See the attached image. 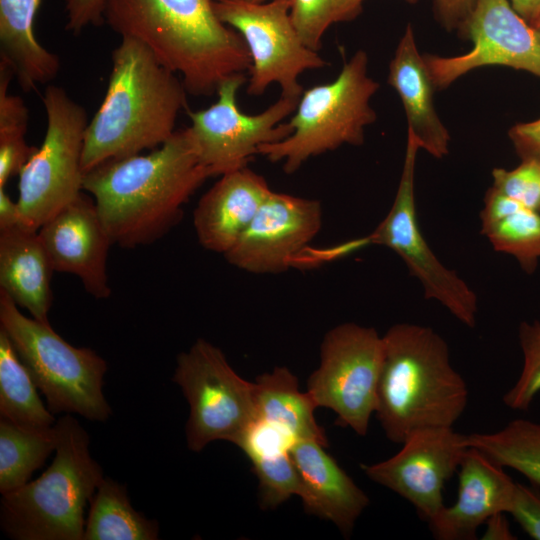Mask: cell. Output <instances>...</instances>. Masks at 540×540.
<instances>
[{"instance_id":"cell-21","label":"cell","mask_w":540,"mask_h":540,"mask_svg":"<svg viewBox=\"0 0 540 540\" xmlns=\"http://www.w3.org/2000/svg\"><path fill=\"white\" fill-rule=\"evenodd\" d=\"M388 83L397 91L404 106L408 128L424 149L435 158L449 152L450 135L433 103L435 86L417 49L413 29L407 25L389 65Z\"/></svg>"},{"instance_id":"cell-13","label":"cell","mask_w":540,"mask_h":540,"mask_svg":"<svg viewBox=\"0 0 540 540\" xmlns=\"http://www.w3.org/2000/svg\"><path fill=\"white\" fill-rule=\"evenodd\" d=\"M247 81L245 74L231 76L217 89V101L206 109L187 110L188 127L200 162L211 176L247 166L261 145L287 138L293 128L281 123L294 113L300 97L282 95L263 112L248 115L237 105V93Z\"/></svg>"},{"instance_id":"cell-6","label":"cell","mask_w":540,"mask_h":540,"mask_svg":"<svg viewBox=\"0 0 540 540\" xmlns=\"http://www.w3.org/2000/svg\"><path fill=\"white\" fill-rule=\"evenodd\" d=\"M0 329L10 339L52 413H76L94 421L109 418L111 408L103 394L107 363L95 351L74 347L49 322L25 316L2 290Z\"/></svg>"},{"instance_id":"cell-22","label":"cell","mask_w":540,"mask_h":540,"mask_svg":"<svg viewBox=\"0 0 540 540\" xmlns=\"http://www.w3.org/2000/svg\"><path fill=\"white\" fill-rule=\"evenodd\" d=\"M53 273L38 230L25 225L0 230V290L42 322H49Z\"/></svg>"},{"instance_id":"cell-10","label":"cell","mask_w":540,"mask_h":540,"mask_svg":"<svg viewBox=\"0 0 540 540\" xmlns=\"http://www.w3.org/2000/svg\"><path fill=\"white\" fill-rule=\"evenodd\" d=\"M384 340L373 327L343 323L330 329L320 348V365L307 380L317 408L335 412L336 425L365 436L376 411Z\"/></svg>"},{"instance_id":"cell-17","label":"cell","mask_w":540,"mask_h":540,"mask_svg":"<svg viewBox=\"0 0 540 540\" xmlns=\"http://www.w3.org/2000/svg\"><path fill=\"white\" fill-rule=\"evenodd\" d=\"M38 234L54 272L77 276L97 299L111 295L107 258L113 243L91 196L81 193L51 216Z\"/></svg>"},{"instance_id":"cell-39","label":"cell","mask_w":540,"mask_h":540,"mask_svg":"<svg viewBox=\"0 0 540 540\" xmlns=\"http://www.w3.org/2000/svg\"><path fill=\"white\" fill-rule=\"evenodd\" d=\"M485 524L487 525V529L483 535V539H515L509 529L504 513L492 516Z\"/></svg>"},{"instance_id":"cell-42","label":"cell","mask_w":540,"mask_h":540,"mask_svg":"<svg viewBox=\"0 0 540 540\" xmlns=\"http://www.w3.org/2000/svg\"><path fill=\"white\" fill-rule=\"evenodd\" d=\"M534 28L537 30V32H538L539 35H540V19L538 20V22H537V24L535 25Z\"/></svg>"},{"instance_id":"cell-37","label":"cell","mask_w":540,"mask_h":540,"mask_svg":"<svg viewBox=\"0 0 540 540\" xmlns=\"http://www.w3.org/2000/svg\"><path fill=\"white\" fill-rule=\"evenodd\" d=\"M437 18L447 30L460 32L467 23L476 0H434Z\"/></svg>"},{"instance_id":"cell-12","label":"cell","mask_w":540,"mask_h":540,"mask_svg":"<svg viewBox=\"0 0 540 540\" xmlns=\"http://www.w3.org/2000/svg\"><path fill=\"white\" fill-rule=\"evenodd\" d=\"M213 6L218 18L236 30L248 48L249 95L259 96L277 83L282 95L300 97L299 75L327 66L326 60L299 37L290 17L291 0H214Z\"/></svg>"},{"instance_id":"cell-9","label":"cell","mask_w":540,"mask_h":540,"mask_svg":"<svg viewBox=\"0 0 540 540\" xmlns=\"http://www.w3.org/2000/svg\"><path fill=\"white\" fill-rule=\"evenodd\" d=\"M172 381L189 404L186 441L194 452L216 440L236 445L256 421L253 383L240 377L223 352L204 339L178 355Z\"/></svg>"},{"instance_id":"cell-29","label":"cell","mask_w":540,"mask_h":540,"mask_svg":"<svg viewBox=\"0 0 540 540\" xmlns=\"http://www.w3.org/2000/svg\"><path fill=\"white\" fill-rule=\"evenodd\" d=\"M465 444L540 487V423L515 419L495 432L465 435Z\"/></svg>"},{"instance_id":"cell-8","label":"cell","mask_w":540,"mask_h":540,"mask_svg":"<svg viewBox=\"0 0 540 540\" xmlns=\"http://www.w3.org/2000/svg\"><path fill=\"white\" fill-rule=\"evenodd\" d=\"M42 102L46 133L19 173L17 199L25 223L36 230L82 193V154L89 123L85 108L62 87L47 86Z\"/></svg>"},{"instance_id":"cell-4","label":"cell","mask_w":540,"mask_h":540,"mask_svg":"<svg viewBox=\"0 0 540 540\" xmlns=\"http://www.w3.org/2000/svg\"><path fill=\"white\" fill-rule=\"evenodd\" d=\"M383 340L375 414L386 437L402 444L417 430L453 427L466 409L468 388L443 337L431 327L398 323Z\"/></svg>"},{"instance_id":"cell-24","label":"cell","mask_w":540,"mask_h":540,"mask_svg":"<svg viewBox=\"0 0 540 540\" xmlns=\"http://www.w3.org/2000/svg\"><path fill=\"white\" fill-rule=\"evenodd\" d=\"M253 386L256 421L273 426L293 442L313 440L328 447L325 431L314 416L315 402L307 391L299 390L296 376L287 367L257 376Z\"/></svg>"},{"instance_id":"cell-26","label":"cell","mask_w":540,"mask_h":540,"mask_svg":"<svg viewBox=\"0 0 540 540\" xmlns=\"http://www.w3.org/2000/svg\"><path fill=\"white\" fill-rule=\"evenodd\" d=\"M479 217L481 233L496 251L512 255L525 273L536 271L540 259V212L491 187Z\"/></svg>"},{"instance_id":"cell-15","label":"cell","mask_w":540,"mask_h":540,"mask_svg":"<svg viewBox=\"0 0 540 540\" xmlns=\"http://www.w3.org/2000/svg\"><path fill=\"white\" fill-rule=\"evenodd\" d=\"M392 457L374 464H360L363 473L405 500L427 523L445 506L443 490L458 471L469 448L465 435L453 427L417 430Z\"/></svg>"},{"instance_id":"cell-5","label":"cell","mask_w":540,"mask_h":540,"mask_svg":"<svg viewBox=\"0 0 540 540\" xmlns=\"http://www.w3.org/2000/svg\"><path fill=\"white\" fill-rule=\"evenodd\" d=\"M57 445L36 480L2 495L3 531L17 540H83L84 510L103 480L89 451V436L71 415L55 423Z\"/></svg>"},{"instance_id":"cell-34","label":"cell","mask_w":540,"mask_h":540,"mask_svg":"<svg viewBox=\"0 0 540 540\" xmlns=\"http://www.w3.org/2000/svg\"><path fill=\"white\" fill-rule=\"evenodd\" d=\"M540 487L515 484L509 514L533 539L540 540Z\"/></svg>"},{"instance_id":"cell-28","label":"cell","mask_w":540,"mask_h":540,"mask_svg":"<svg viewBox=\"0 0 540 540\" xmlns=\"http://www.w3.org/2000/svg\"><path fill=\"white\" fill-rule=\"evenodd\" d=\"M37 386L6 333L0 329V415L14 424L33 430L55 425Z\"/></svg>"},{"instance_id":"cell-33","label":"cell","mask_w":540,"mask_h":540,"mask_svg":"<svg viewBox=\"0 0 540 540\" xmlns=\"http://www.w3.org/2000/svg\"><path fill=\"white\" fill-rule=\"evenodd\" d=\"M492 187L523 206L540 212V160L522 159L521 164L506 170L495 168L492 171Z\"/></svg>"},{"instance_id":"cell-20","label":"cell","mask_w":540,"mask_h":540,"mask_svg":"<svg viewBox=\"0 0 540 540\" xmlns=\"http://www.w3.org/2000/svg\"><path fill=\"white\" fill-rule=\"evenodd\" d=\"M271 191L265 178L247 166L221 175L201 197L193 213L201 246L222 255L228 252Z\"/></svg>"},{"instance_id":"cell-43","label":"cell","mask_w":540,"mask_h":540,"mask_svg":"<svg viewBox=\"0 0 540 540\" xmlns=\"http://www.w3.org/2000/svg\"><path fill=\"white\" fill-rule=\"evenodd\" d=\"M360 1L362 2L363 0H360ZM405 1H407L408 3L414 4V3H416L418 0H405Z\"/></svg>"},{"instance_id":"cell-36","label":"cell","mask_w":540,"mask_h":540,"mask_svg":"<svg viewBox=\"0 0 540 540\" xmlns=\"http://www.w3.org/2000/svg\"><path fill=\"white\" fill-rule=\"evenodd\" d=\"M509 136L522 159L540 160V118L515 125L509 131Z\"/></svg>"},{"instance_id":"cell-14","label":"cell","mask_w":540,"mask_h":540,"mask_svg":"<svg viewBox=\"0 0 540 540\" xmlns=\"http://www.w3.org/2000/svg\"><path fill=\"white\" fill-rule=\"evenodd\" d=\"M473 42L462 55H423L436 89H443L467 72L485 65H504L540 77V35L509 0H476L460 32Z\"/></svg>"},{"instance_id":"cell-27","label":"cell","mask_w":540,"mask_h":540,"mask_svg":"<svg viewBox=\"0 0 540 540\" xmlns=\"http://www.w3.org/2000/svg\"><path fill=\"white\" fill-rule=\"evenodd\" d=\"M83 540H155L159 526L136 511L126 487L103 478L91 501Z\"/></svg>"},{"instance_id":"cell-3","label":"cell","mask_w":540,"mask_h":540,"mask_svg":"<svg viewBox=\"0 0 540 540\" xmlns=\"http://www.w3.org/2000/svg\"><path fill=\"white\" fill-rule=\"evenodd\" d=\"M111 59L105 96L85 132L84 174L107 161L161 146L187 108L182 79L138 40L121 37Z\"/></svg>"},{"instance_id":"cell-19","label":"cell","mask_w":540,"mask_h":540,"mask_svg":"<svg viewBox=\"0 0 540 540\" xmlns=\"http://www.w3.org/2000/svg\"><path fill=\"white\" fill-rule=\"evenodd\" d=\"M325 448L313 440L291 443L290 453L300 480L298 496L306 513L332 522L349 536L369 498Z\"/></svg>"},{"instance_id":"cell-32","label":"cell","mask_w":540,"mask_h":540,"mask_svg":"<svg viewBox=\"0 0 540 540\" xmlns=\"http://www.w3.org/2000/svg\"><path fill=\"white\" fill-rule=\"evenodd\" d=\"M518 338L523 368L513 387L503 396V403L512 410L525 411L540 392V317L521 322Z\"/></svg>"},{"instance_id":"cell-11","label":"cell","mask_w":540,"mask_h":540,"mask_svg":"<svg viewBox=\"0 0 540 540\" xmlns=\"http://www.w3.org/2000/svg\"><path fill=\"white\" fill-rule=\"evenodd\" d=\"M417 140L407 131L402 173L393 204L375 230L354 241L356 248L376 244L393 250L421 284L424 296L444 306L469 328L476 324L478 298L453 270L445 267L425 240L418 224L415 203Z\"/></svg>"},{"instance_id":"cell-25","label":"cell","mask_w":540,"mask_h":540,"mask_svg":"<svg viewBox=\"0 0 540 540\" xmlns=\"http://www.w3.org/2000/svg\"><path fill=\"white\" fill-rule=\"evenodd\" d=\"M292 442L273 426L255 421L236 444L249 458L258 478L263 509H274L299 495V475L290 453Z\"/></svg>"},{"instance_id":"cell-7","label":"cell","mask_w":540,"mask_h":540,"mask_svg":"<svg viewBox=\"0 0 540 540\" xmlns=\"http://www.w3.org/2000/svg\"><path fill=\"white\" fill-rule=\"evenodd\" d=\"M378 88L368 75L367 53L357 51L335 80L303 91L289 121L293 132L261 145L258 154L271 162L282 161L284 172L292 174L311 157L343 144L361 145L365 127L376 120L370 99Z\"/></svg>"},{"instance_id":"cell-16","label":"cell","mask_w":540,"mask_h":540,"mask_svg":"<svg viewBox=\"0 0 540 540\" xmlns=\"http://www.w3.org/2000/svg\"><path fill=\"white\" fill-rule=\"evenodd\" d=\"M318 200L271 191L234 246L223 256L249 273L286 271L318 234Z\"/></svg>"},{"instance_id":"cell-30","label":"cell","mask_w":540,"mask_h":540,"mask_svg":"<svg viewBox=\"0 0 540 540\" xmlns=\"http://www.w3.org/2000/svg\"><path fill=\"white\" fill-rule=\"evenodd\" d=\"M57 445L55 425L46 430L20 427L0 419V492L26 484Z\"/></svg>"},{"instance_id":"cell-41","label":"cell","mask_w":540,"mask_h":540,"mask_svg":"<svg viewBox=\"0 0 540 540\" xmlns=\"http://www.w3.org/2000/svg\"><path fill=\"white\" fill-rule=\"evenodd\" d=\"M243 1L251 2V3H263V2H266L267 0H243Z\"/></svg>"},{"instance_id":"cell-18","label":"cell","mask_w":540,"mask_h":540,"mask_svg":"<svg viewBox=\"0 0 540 540\" xmlns=\"http://www.w3.org/2000/svg\"><path fill=\"white\" fill-rule=\"evenodd\" d=\"M457 499L428 522L439 540L476 539L477 529L499 513H507L516 482L479 450L469 447L460 463Z\"/></svg>"},{"instance_id":"cell-35","label":"cell","mask_w":540,"mask_h":540,"mask_svg":"<svg viewBox=\"0 0 540 540\" xmlns=\"http://www.w3.org/2000/svg\"><path fill=\"white\" fill-rule=\"evenodd\" d=\"M106 2L107 0H66V29L76 35L90 25H102L105 22Z\"/></svg>"},{"instance_id":"cell-23","label":"cell","mask_w":540,"mask_h":540,"mask_svg":"<svg viewBox=\"0 0 540 540\" xmlns=\"http://www.w3.org/2000/svg\"><path fill=\"white\" fill-rule=\"evenodd\" d=\"M41 0H0V61L13 70L26 93L52 81L59 57L40 44L34 21Z\"/></svg>"},{"instance_id":"cell-1","label":"cell","mask_w":540,"mask_h":540,"mask_svg":"<svg viewBox=\"0 0 540 540\" xmlns=\"http://www.w3.org/2000/svg\"><path fill=\"white\" fill-rule=\"evenodd\" d=\"M209 177L187 127L149 154L86 172L83 190L94 199L112 243L134 248L157 241L178 223L184 204Z\"/></svg>"},{"instance_id":"cell-2","label":"cell","mask_w":540,"mask_h":540,"mask_svg":"<svg viewBox=\"0 0 540 540\" xmlns=\"http://www.w3.org/2000/svg\"><path fill=\"white\" fill-rule=\"evenodd\" d=\"M214 0H107L105 22L138 40L180 74L189 94L209 96L227 78L250 70L242 36L215 13Z\"/></svg>"},{"instance_id":"cell-40","label":"cell","mask_w":540,"mask_h":540,"mask_svg":"<svg viewBox=\"0 0 540 540\" xmlns=\"http://www.w3.org/2000/svg\"><path fill=\"white\" fill-rule=\"evenodd\" d=\"M512 8L531 26L540 19V0H509Z\"/></svg>"},{"instance_id":"cell-31","label":"cell","mask_w":540,"mask_h":540,"mask_svg":"<svg viewBox=\"0 0 540 540\" xmlns=\"http://www.w3.org/2000/svg\"><path fill=\"white\" fill-rule=\"evenodd\" d=\"M361 11L360 0H291L290 17L302 42L318 51L330 25L351 21Z\"/></svg>"},{"instance_id":"cell-38","label":"cell","mask_w":540,"mask_h":540,"mask_svg":"<svg viewBox=\"0 0 540 540\" xmlns=\"http://www.w3.org/2000/svg\"><path fill=\"white\" fill-rule=\"evenodd\" d=\"M23 225L28 226L17 200L13 201L5 187H0V230Z\"/></svg>"}]
</instances>
